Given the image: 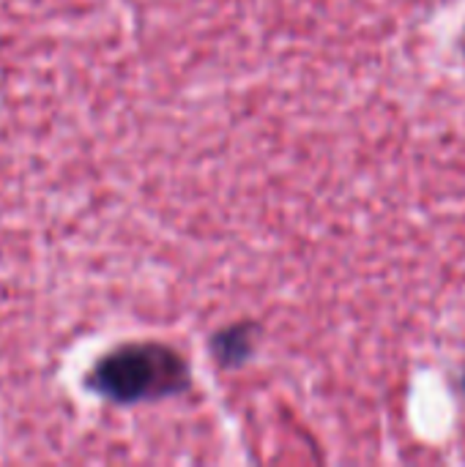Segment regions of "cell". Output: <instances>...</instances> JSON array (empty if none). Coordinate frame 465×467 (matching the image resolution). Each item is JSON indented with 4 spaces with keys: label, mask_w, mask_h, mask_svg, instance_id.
<instances>
[{
    "label": "cell",
    "mask_w": 465,
    "mask_h": 467,
    "mask_svg": "<svg viewBox=\"0 0 465 467\" xmlns=\"http://www.w3.org/2000/svg\"><path fill=\"white\" fill-rule=\"evenodd\" d=\"M88 386L118 405L162 400L186 386L181 356L162 345H126L104 356L88 375Z\"/></svg>",
    "instance_id": "cell-1"
}]
</instances>
